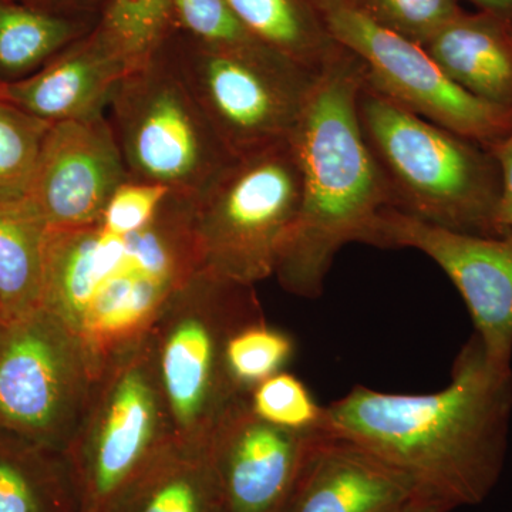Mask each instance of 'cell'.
Returning a JSON list of instances; mask_svg holds the SVG:
<instances>
[{"label":"cell","instance_id":"d6a6232c","mask_svg":"<svg viewBox=\"0 0 512 512\" xmlns=\"http://www.w3.org/2000/svg\"><path fill=\"white\" fill-rule=\"evenodd\" d=\"M483 9L507 20L512 19V0H471Z\"/></svg>","mask_w":512,"mask_h":512},{"label":"cell","instance_id":"30bf717a","mask_svg":"<svg viewBox=\"0 0 512 512\" xmlns=\"http://www.w3.org/2000/svg\"><path fill=\"white\" fill-rule=\"evenodd\" d=\"M177 441L148 339L109 367L67 451L82 512H111Z\"/></svg>","mask_w":512,"mask_h":512},{"label":"cell","instance_id":"5b68a950","mask_svg":"<svg viewBox=\"0 0 512 512\" xmlns=\"http://www.w3.org/2000/svg\"><path fill=\"white\" fill-rule=\"evenodd\" d=\"M264 319L254 285L207 271L168 303L148 343L178 441L207 443L224 414L248 396L229 379L225 349L237 330Z\"/></svg>","mask_w":512,"mask_h":512},{"label":"cell","instance_id":"484cf974","mask_svg":"<svg viewBox=\"0 0 512 512\" xmlns=\"http://www.w3.org/2000/svg\"><path fill=\"white\" fill-rule=\"evenodd\" d=\"M252 413L266 423L295 433H312L325 426V407L319 406L302 380L288 372L269 377L248 394Z\"/></svg>","mask_w":512,"mask_h":512},{"label":"cell","instance_id":"83f0119b","mask_svg":"<svg viewBox=\"0 0 512 512\" xmlns=\"http://www.w3.org/2000/svg\"><path fill=\"white\" fill-rule=\"evenodd\" d=\"M175 26L201 42L244 46L259 42L239 22L225 0H171Z\"/></svg>","mask_w":512,"mask_h":512},{"label":"cell","instance_id":"4dcf8cb0","mask_svg":"<svg viewBox=\"0 0 512 512\" xmlns=\"http://www.w3.org/2000/svg\"><path fill=\"white\" fill-rule=\"evenodd\" d=\"M493 153L500 163L503 177V190L498 204V224L503 229L512 228V133L493 148Z\"/></svg>","mask_w":512,"mask_h":512},{"label":"cell","instance_id":"44dd1931","mask_svg":"<svg viewBox=\"0 0 512 512\" xmlns=\"http://www.w3.org/2000/svg\"><path fill=\"white\" fill-rule=\"evenodd\" d=\"M0 512H82L66 454L0 443Z\"/></svg>","mask_w":512,"mask_h":512},{"label":"cell","instance_id":"ba28073f","mask_svg":"<svg viewBox=\"0 0 512 512\" xmlns=\"http://www.w3.org/2000/svg\"><path fill=\"white\" fill-rule=\"evenodd\" d=\"M164 49L234 157L289 140L319 73L261 42L211 45L175 30Z\"/></svg>","mask_w":512,"mask_h":512},{"label":"cell","instance_id":"ac0fdd59","mask_svg":"<svg viewBox=\"0 0 512 512\" xmlns=\"http://www.w3.org/2000/svg\"><path fill=\"white\" fill-rule=\"evenodd\" d=\"M111 512H227L208 441H175Z\"/></svg>","mask_w":512,"mask_h":512},{"label":"cell","instance_id":"8fae6325","mask_svg":"<svg viewBox=\"0 0 512 512\" xmlns=\"http://www.w3.org/2000/svg\"><path fill=\"white\" fill-rule=\"evenodd\" d=\"M318 15L333 42L363 63L367 86L386 99L490 150L512 133V109L461 89L423 47L349 0H318Z\"/></svg>","mask_w":512,"mask_h":512},{"label":"cell","instance_id":"277c9868","mask_svg":"<svg viewBox=\"0 0 512 512\" xmlns=\"http://www.w3.org/2000/svg\"><path fill=\"white\" fill-rule=\"evenodd\" d=\"M357 109L393 208L464 234H503V177L493 150L403 109L366 82Z\"/></svg>","mask_w":512,"mask_h":512},{"label":"cell","instance_id":"3957f363","mask_svg":"<svg viewBox=\"0 0 512 512\" xmlns=\"http://www.w3.org/2000/svg\"><path fill=\"white\" fill-rule=\"evenodd\" d=\"M365 82L363 63L339 46L319 70L291 136L302 200L274 275L301 298H318L340 249L369 244L380 214L393 207L360 124L357 100Z\"/></svg>","mask_w":512,"mask_h":512},{"label":"cell","instance_id":"7402d4cb","mask_svg":"<svg viewBox=\"0 0 512 512\" xmlns=\"http://www.w3.org/2000/svg\"><path fill=\"white\" fill-rule=\"evenodd\" d=\"M256 40L318 73L339 45L301 0H225Z\"/></svg>","mask_w":512,"mask_h":512},{"label":"cell","instance_id":"52a82bcc","mask_svg":"<svg viewBox=\"0 0 512 512\" xmlns=\"http://www.w3.org/2000/svg\"><path fill=\"white\" fill-rule=\"evenodd\" d=\"M106 117L128 180L195 200L234 158L164 47L121 79Z\"/></svg>","mask_w":512,"mask_h":512},{"label":"cell","instance_id":"5bb4252c","mask_svg":"<svg viewBox=\"0 0 512 512\" xmlns=\"http://www.w3.org/2000/svg\"><path fill=\"white\" fill-rule=\"evenodd\" d=\"M320 431L295 433L256 417L241 397L208 437L227 512H281Z\"/></svg>","mask_w":512,"mask_h":512},{"label":"cell","instance_id":"603a6c76","mask_svg":"<svg viewBox=\"0 0 512 512\" xmlns=\"http://www.w3.org/2000/svg\"><path fill=\"white\" fill-rule=\"evenodd\" d=\"M175 30L171 0H111L94 28L128 72L150 62Z\"/></svg>","mask_w":512,"mask_h":512},{"label":"cell","instance_id":"d4e9b609","mask_svg":"<svg viewBox=\"0 0 512 512\" xmlns=\"http://www.w3.org/2000/svg\"><path fill=\"white\" fill-rule=\"evenodd\" d=\"M49 126L0 101V204L26 200Z\"/></svg>","mask_w":512,"mask_h":512},{"label":"cell","instance_id":"8992f818","mask_svg":"<svg viewBox=\"0 0 512 512\" xmlns=\"http://www.w3.org/2000/svg\"><path fill=\"white\" fill-rule=\"evenodd\" d=\"M301 200L291 138L232 158L194 200L202 269L254 286L274 275Z\"/></svg>","mask_w":512,"mask_h":512},{"label":"cell","instance_id":"f1b7e54d","mask_svg":"<svg viewBox=\"0 0 512 512\" xmlns=\"http://www.w3.org/2000/svg\"><path fill=\"white\" fill-rule=\"evenodd\" d=\"M170 192L164 185L126 180L111 195L100 225L117 234L140 231L157 217Z\"/></svg>","mask_w":512,"mask_h":512},{"label":"cell","instance_id":"ffe728a7","mask_svg":"<svg viewBox=\"0 0 512 512\" xmlns=\"http://www.w3.org/2000/svg\"><path fill=\"white\" fill-rule=\"evenodd\" d=\"M96 25L22 0H0V82H16L37 72Z\"/></svg>","mask_w":512,"mask_h":512},{"label":"cell","instance_id":"9a60e30c","mask_svg":"<svg viewBox=\"0 0 512 512\" xmlns=\"http://www.w3.org/2000/svg\"><path fill=\"white\" fill-rule=\"evenodd\" d=\"M417 493L399 468L323 429L281 512H396Z\"/></svg>","mask_w":512,"mask_h":512},{"label":"cell","instance_id":"4fadbf2b","mask_svg":"<svg viewBox=\"0 0 512 512\" xmlns=\"http://www.w3.org/2000/svg\"><path fill=\"white\" fill-rule=\"evenodd\" d=\"M126 180L106 114L62 121L47 128L25 201L47 229L83 227L100 221Z\"/></svg>","mask_w":512,"mask_h":512},{"label":"cell","instance_id":"4316f807","mask_svg":"<svg viewBox=\"0 0 512 512\" xmlns=\"http://www.w3.org/2000/svg\"><path fill=\"white\" fill-rule=\"evenodd\" d=\"M367 18L423 46L463 10L456 0H349Z\"/></svg>","mask_w":512,"mask_h":512},{"label":"cell","instance_id":"7c38bea8","mask_svg":"<svg viewBox=\"0 0 512 512\" xmlns=\"http://www.w3.org/2000/svg\"><path fill=\"white\" fill-rule=\"evenodd\" d=\"M369 245L413 248L433 259L463 296L488 359L512 367V228L478 237L389 207L376 221Z\"/></svg>","mask_w":512,"mask_h":512},{"label":"cell","instance_id":"cb8c5ba5","mask_svg":"<svg viewBox=\"0 0 512 512\" xmlns=\"http://www.w3.org/2000/svg\"><path fill=\"white\" fill-rule=\"evenodd\" d=\"M295 355V340L266 320L249 323L229 338L225 365L239 393L249 394L259 383L284 372Z\"/></svg>","mask_w":512,"mask_h":512},{"label":"cell","instance_id":"7a4b0ae2","mask_svg":"<svg viewBox=\"0 0 512 512\" xmlns=\"http://www.w3.org/2000/svg\"><path fill=\"white\" fill-rule=\"evenodd\" d=\"M202 269L194 200L170 192L151 224L47 229L42 306L82 343L97 379L140 348Z\"/></svg>","mask_w":512,"mask_h":512},{"label":"cell","instance_id":"9c48e42d","mask_svg":"<svg viewBox=\"0 0 512 512\" xmlns=\"http://www.w3.org/2000/svg\"><path fill=\"white\" fill-rule=\"evenodd\" d=\"M97 380L82 343L43 306L0 322V443L67 454Z\"/></svg>","mask_w":512,"mask_h":512},{"label":"cell","instance_id":"d6986e66","mask_svg":"<svg viewBox=\"0 0 512 512\" xmlns=\"http://www.w3.org/2000/svg\"><path fill=\"white\" fill-rule=\"evenodd\" d=\"M46 235L28 202L0 204V322L42 308Z\"/></svg>","mask_w":512,"mask_h":512},{"label":"cell","instance_id":"f546056e","mask_svg":"<svg viewBox=\"0 0 512 512\" xmlns=\"http://www.w3.org/2000/svg\"><path fill=\"white\" fill-rule=\"evenodd\" d=\"M33 8L56 13V15L69 16L93 20L94 16L103 15L111 0H22Z\"/></svg>","mask_w":512,"mask_h":512},{"label":"cell","instance_id":"1f68e13d","mask_svg":"<svg viewBox=\"0 0 512 512\" xmlns=\"http://www.w3.org/2000/svg\"><path fill=\"white\" fill-rule=\"evenodd\" d=\"M396 512H451V508L446 504L441 503L433 495L417 493L412 500L406 505H403L399 511Z\"/></svg>","mask_w":512,"mask_h":512},{"label":"cell","instance_id":"e0dca14e","mask_svg":"<svg viewBox=\"0 0 512 512\" xmlns=\"http://www.w3.org/2000/svg\"><path fill=\"white\" fill-rule=\"evenodd\" d=\"M421 47L461 89L512 109L511 20L461 12Z\"/></svg>","mask_w":512,"mask_h":512},{"label":"cell","instance_id":"6da1fadb","mask_svg":"<svg viewBox=\"0 0 512 512\" xmlns=\"http://www.w3.org/2000/svg\"><path fill=\"white\" fill-rule=\"evenodd\" d=\"M512 416V367L495 366L476 333L450 383L429 394L356 386L325 407V426L407 474L451 511L483 503L500 480Z\"/></svg>","mask_w":512,"mask_h":512},{"label":"cell","instance_id":"2e32d148","mask_svg":"<svg viewBox=\"0 0 512 512\" xmlns=\"http://www.w3.org/2000/svg\"><path fill=\"white\" fill-rule=\"evenodd\" d=\"M128 73L93 29L25 79L0 82V101L47 124L93 119Z\"/></svg>","mask_w":512,"mask_h":512}]
</instances>
